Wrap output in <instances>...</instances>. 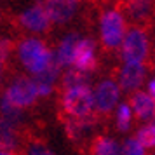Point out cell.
Wrapping results in <instances>:
<instances>
[{"label":"cell","mask_w":155,"mask_h":155,"mask_svg":"<svg viewBox=\"0 0 155 155\" xmlns=\"http://www.w3.org/2000/svg\"><path fill=\"white\" fill-rule=\"evenodd\" d=\"M147 64H138V63H122L115 66V80L119 84L120 91L127 92V94H133L140 89L148 73Z\"/></svg>","instance_id":"9c48e42d"},{"label":"cell","mask_w":155,"mask_h":155,"mask_svg":"<svg viewBox=\"0 0 155 155\" xmlns=\"http://www.w3.org/2000/svg\"><path fill=\"white\" fill-rule=\"evenodd\" d=\"M136 138L141 141V145L145 148H155V120H152L145 127H140L136 133Z\"/></svg>","instance_id":"ac0fdd59"},{"label":"cell","mask_w":155,"mask_h":155,"mask_svg":"<svg viewBox=\"0 0 155 155\" xmlns=\"http://www.w3.org/2000/svg\"><path fill=\"white\" fill-rule=\"evenodd\" d=\"M148 92H150V96L155 99V80H152V82L148 84Z\"/></svg>","instance_id":"44dd1931"},{"label":"cell","mask_w":155,"mask_h":155,"mask_svg":"<svg viewBox=\"0 0 155 155\" xmlns=\"http://www.w3.org/2000/svg\"><path fill=\"white\" fill-rule=\"evenodd\" d=\"M14 25V30L19 31H26V33H47L52 28V19H51L47 9L44 5V2H38L33 7L23 11L21 14H18L16 18L9 19Z\"/></svg>","instance_id":"52a82bcc"},{"label":"cell","mask_w":155,"mask_h":155,"mask_svg":"<svg viewBox=\"0 0 155 155\" xmlns=\"http://www.w3.org/2000/svg\"><path fill=\"white\" fill-rule=\"evenodd\" d=\"M98 117L94 92L89 84L73 85L66 89H58V119L85 120Z\"/></svg>","instance_id":"6da1fadb"},{"label":"cell","mask_w":155,"mask_h":155,"mask_svg":"<svg viewBox=\"0 0 155 155\" xmlns=\"http://www.w3.org/2000/svg\"><path fill=\"white\" fill-rule=\"evenodd\" d=\"M85 155H122V148L119 143L105 134H96L92 136L87 147L82 150Z\"/></svg>","instance_id":"5bb4252c"},{"label":"cell","mask_w":155,"mask_h":155,"mask_svg":"<svg viewBox=\"0 0 155 155\" xmlns=\"http://www.w3.org/2000/svg\"><path fill=\"white\" fill-rule=\"evenodd\" d=\"M7 77L9 82L4 89V99L9 105H12L18 110H25L35 105V101L40 98L35 80L23 73H16L12 77L7 75Z\"/></svg>","instance_id":"5b68a950"},{"label":"cell","mask_w":155,"mask_h":155,"mask_svg":"<svg viewBox=\"0 0 155 155\" xmlns=\"http://www.w3.org/2000/svg\"><path fill=\"white\" fill-rule=\"evenodd\" d=\"M73 68L89 75L99 68V61L96 56V42L92 38H80L73 58Z\"/></svg>","instance_id":"8fae6325"},{"label":"cell","mask_w":155,"mask_h":155,"mask_svg":"<svg viewBox=\"0 0 155 155\" xmlns=\"http://www.w3.org/2000/svg\"><path fill=\"white\" fill-rule=\"evenodd\" d=\"M16 58L35 77L51 66L54 61V52L47 47L45 42L26 37L16 40Z\"/></svg>","instance_id":"3957f363"},{"label":"cell","mask_w":155,"mask_h":155,"mask_svg":"<svg viewBox=\"0 0 155 155\" xmlns=\"http://www.w3.org/2000/svg\"><path fill=\"white\" fill-rule=\"evenodd\" d=\"M152 70L155 71V45H153V54H152Z\"/></svg>","instance_id":"7402d4cb"},{"label":"cell","mask_w":155,"mask_h":155,"mask_svg":"<svg viewBox=\"0 0 155 155\" xmlns=\"http://www.w3.org/2000/svg\"><path fill=\"white\" fill-rule=\"evenodd\" d=\"M80 33L77 31H71L68 35L61 38L56 45V51H54V56L59 61L61 66H73V58H75V51H77V45L80 42Z\"/></svg>","instance_id":"9a60e30c"},{"label":"cell","mask_w":155,"mask_h":155,"mask_svg":"<svg viewBox=\"0 0 155 155\" xmlns=\"http://www.w3.org/2000/svg\"><path fill=\"white\" fill-rule=\"evenodd\" d=\"M2 155H16L14 152H7V150H2Z\"/></svg>","instance_id":"603a6c76"},{"label":"cell","mask_w":155,"mask_h":155,"mask_svg":"<svg viewBox=\"0 0 155 155\" xmlns=\"http://www.w3.org/2000/svg\"><path fill=\"white\" fill-rule=\"evenodd\" d=\"M129 106L133 110L134 117L140 122L155 120V99L143 91H136L129 94Z\"/></svg>","instance_id":"7c38bea8"},{"label":"cell","mask_w":155,"mask_h":155,"mask_svg":"<svg viewBox=\"0 0 155 155\" xmlns=\"http://www.w3.org/2000/svg\"><path fill=\"white\" fill-rule=\"evenodd\" d=\"M21 155H54L51 152L45 140H44L40 133L35 129H26V140H25V147L21 150Z\"/></svg>","instance_id":"2e32d148"},{"label":"cell","mask_w":155,"mask_h":155,"mask_svg":"<svg viewBox=\"0 0 155 155\" xmlns=\"http://www.w3.org/2000/svg\"><path fill=\"white\" fill-rule=\"evenodd\" d=\"M133 117H134V113H133V110H131L129 105L122 103V105L117 108V113H115V126H117V129H119L120 133L129 131V127L133 124Z\"/></svg>","instance_id":"e0dca14e"},{"label":"cell","mask_w":155,"mask_h":155,"mask_svg":"<svg viewBox=\"0 0 155 155\" xmlns=\"http://www.w3.org/2000/svg\"><path fill=\"white\" fill-rule=\"evenodd\" d=\"M82 0H44V5L56 26L70 23L78 12Z\"/></svg>","instance_id":"30bf717a"},{"label":"cell","mask_w":155,"mask_h":155,"mask_svg":"<svg viewBox=\"0 0 155 155\" xmlns=\"http://www.w3.org/2000/svg\"><path fill=\"white\" fill-rule=\"evenodd\" d=\"M61 68H63V66L59 64V61H58L56 56H54V61L51 63L49 68L33 77L40 96H47V94H51V92L54 91L56 82H59V78H61V75H63V73H61Z\"/></svg>","instance_id":"4fadbf2b"},{"label":"cell","mask_w":155,"mask_h":155,"mask_svg":"<svg viewBox=\"0 0 155 155\" xmlns=\"http://www.w3.org/2000/svg\"><path fill=\"white\" fill-rule=\"evenodd\" d=\"M152 54H153V47L150 42V30L140 28V26H129L122 47H120L119 58L124 63L147 64L152 70Z\"/></svg>","instance_id":"277c9868"},{"label":"cell","mask_w":155,"mask_h":155,"mask_svg":"<svg viewBox=\"0 0 155 155\" xmlns=\"http://www.w3.org/2000/svg\"><path fill=\"white\" fill-rule=\"evenodd\" d=\"M124 14L131 26L153 30L155 26V0H120L115 5Z\"/></svg>","instance_id":"8992f818"},{"label":"cell","mask_w":155,"mask_h":155,"mask_svg":"<svg viewBox=\"0 0 155 155\" xmlns=\"http://www.w3.org/2000/svg\"><path fill=\"white\" fill-rule=\"evenodd\" d=\"M122 155H147V150L141 145V141L134 136L126 140L124 147H122Z\"/></svg>","instance_id":"d6986e66"},{"label":"cell","mask_w":155,"mask_h":155,"mask_svg":"<svg viewBox=\"0 0 155 155\" xmlns=\"http://www.w3.org/2000/svg\"><path fill=\"white\" fill-rule=\"evenodd\" d=\"M87 4H92V5H98V7H106L108 4H113V5H117L120 0H84Z\"/></svg>","instance_id":"ffe728a7"},{"label":"cell","mask_w":155,"mask_h":155,"mask_svg":"<svg viewBox=\"0 0 155 155\" xmlns=\"http://www.w3.org/2000/svg\"><path fill=\"white\" fill-rule=\"evenodd\" d=\"M99 23V49L105 56H119L122 42L127 33V21L115 7H103L98 16Z\"/></svg>","instance_id":"7a4b0ae2"},{"label":"cell","mask_w":155,"mask_h":155,"mask_svg":"<svg viewBox=\"0 0 155 155\" xmlns=\"http://www.w3.org/2000/svg\"><path fill=\"white\" fill-rule=\"evenodd\" d=\"M120 98V87L115 78H103L99 80L94 89V103H96V113L101 120L110 119L115 105Z\"/></svg>","instance_id":"ba28073f"}]
</instances>
